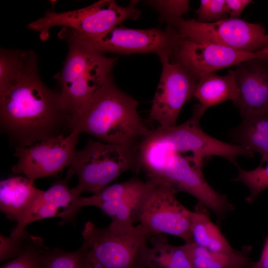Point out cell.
<instances>
[{"instance_id": "obj_1", "label": "cell", "mask_w": 268, "mask_h": 268, "mask_svg": "<svg viewBox=\"0 0 268 268\" xmlns=\"http://www.w3.org/2000/svg\"><path fill=\"white\" fill-rule=\"evenodd\" d=\"M73 115L38 70L0 89V124L15 148L72 132Z\"/></svg>"}, {"instance_id": "obj_2", "label": "cell", "mask_w": 268, "mask_h": 268, "mask_svg": "<svg viewBox=\"0 0 268 268\" xmlns=\"http://www.w3.org/2000/svg\"><path fill=\"white\" fill-rule=\"evenodd\" d=\"M138 105L111 75L73 115L72 131L105 143L138 146L150 130L139 115Z\"/></svg>"}, {"instance_id": "obj_3", "label": "cell", "mask_w": 268, "mask_h": 268, "mask_svg": "<svg viewBox=\"0 0 268 268\" xmlns=\"http://www.w3.org/2000/svg\"><path fill=\"white\" fill-rule=\"evenodd\" d=\"M81 248L92 268H153L152 235L142 226L85 224Z\"/></svg>"}, {"instance_id": "obj_4", "label": "cell", "mask_w": 268, "mask_h": 268, "mask_svg": "<svg viewBox=\"0 0 268 268\" xmlns=\"http://www.w3.org/2000/svg\"><path fill=\"white\" fill-rule=\"evenodd\" d=\"M58 35L68 50L55 78L63 104L73 116L111 76L117 59L94 50L69 28L63 27Z\"/></svg>"}, {"instance_id": "obj_5", "label": "cell", "mask_w": 268, "mask_h": 268, "mask_svg": "<svg viewBox=\"0 0 268 268\" xmlns=\"http://www.w3.org/2000/svg\"><path fill=\"white\" fill-rule=\"evenodd\" d=\"M139 169L138 145L89 138L82 149L76 151L66 179L69 181L74 175L78 177L77 185L71 188L73 201L83 192L96 193L127 171Z\"/></svg>"}, {"instance_id": "obj_6", "label": "cell", "mask_w": 268, "mask_h": 268, "mask_svg": "<svg viewBox=\"0 0 268 268\" xmlns=\"http://www.w3.org/2000/svg\"><path fill=\"white\" fill-rule=\"evenodd\" d=\"M205 112L199 104L195 105L192 116L183 123L151 130L146 138L147 144L158 152H175L184 155L190 152L193 164L201 169L205 159L213 155L224 157L235 166L239 156L254 157V153L242 145L223 142L205 133L200 126Z\"/></svg>"}, {"instance_id": "obj_7", "label": "cell", "mask_w": 268, "mask_h": 268, "mask_svg": "<svg viewBox=\"0 0 268 268\" xmlns=\"http://www.w3.org/2000/svg\"><path fill=\"white\" fill-rule=\"evenodd\" d=\"M202 169L197 167L190 156L164 152L151 157L143 170L147 181L170 187L195 197L199 204L222 217L234 209V205L212 189L205 180Z\"/></svg>"}, {"instance_id": "obj_8", "label": "cell", "mask_w": 268, "mask_h": 268, "mask_svg": "<svg viewBox=\"0 0 268 268\" xmlns=\"http://www.w3.org/2000/svg\"><path fill=\"white\" fill-rule=\"evenodd\" d=\"M139 1L130 0L126 6L114 0H101L86 7L63 12L47 10L41 18L30 23L29 29L37 32L42 40H47L50 29L62 26L73 30L86 38L102 36L128 19L137 20L141 15Z\"/></svg>"}, {"instance_id": "obj_9", "label": "cell", "mask_w": 268, "mask_h": 268, "mask_svg": "<svg viewBox=\"0 0 268 268\" xmlns=\"http://www.w3.org/2000/svg\"><path fill=\"white\" fill-rule=\"evenodd\" d=\"M164 22L183 37L198 42L213 43L250 52L268 47V34L264 27L239 18L228 17L207 23L194 19L169 18Z\"/></svg>"}, {"instance_id": "obj_10", "label": "cell", "mask_w": 268, "mask_h": 268, "mask_svg": "<svg viewBox=\"0 0 268 268\" xmlns=\"http://www.w3.org/2000/svg\"><path fill=\"white\" fill-rule=\"evenodd\" d=\"M152 184L139 207L138 224L152 236L168 234L182 238L186 243L192 242V211L178 201L176 195L178 192L175 189Z\"/></svg>"}, {"instance_id": "obj_11", "label": "cell", "mask_w": 268, "mask_h": 268, "mask_svg": "<svg viewBox=\"0 0 268 268\" xmlns=\"http://www.w3.org/2000/svg\"><path fill=\"white\" fill-rule=\"evenodd\" d=\"M94 50L100 53L121 55L152 53L171 57L181 35L171 28L154 27L147 29L129 28L119 25L104 35L84 37L75 32Z\"/></svg>"}, {"instance_id": "obj_12", "label": "cell", "mask_w": 268, "mask_h": 268, "mask_svg": "<svg viewBox=\"0 0 268 268\" xmlns=\"http://www.w3.org/2000/svg\"><path fill=\"white\" fill-rule=\"evenodd\" d=\"M162 65L161 76L149 114L150 121L163 128L176 125L180 113L193 97L198 79L179 63L168 56L159 57Z\"/></svg>"}, {"instance_id": "obj_13", "label": "cell", "mask_w": 268, "mask_h": 268, "mask_svg": "<svg viewBox=\"0 0 268 268\" xmlns=\"http://www.w3.org/2000/svg\"><path fill=\"white\" fill-rule=\"evenodd\" d=\"M80 134L73 131L35 143L15 148L17 163L12 167L14 173L24 174L34 184L38 179L58 173L70 166L76 152Z\"/></svg>"}, {"instance_id": "obj_14", "label": "cell", "mask_w": 268, "mask_h": 268, "mask_svg": "<svg viewBox=\"0 0 268 268\" xmlns=\"http://www.w3.org/2000/svg\"><path fill=\"white\" fill-rule=\"evenodd\" d=\"M252 59L268 62V47L257 52H245L220 45L194 41L182 36L170 58L184 66L198 80L206 74Z\"/></svg>"}, {"instance_id": "obj_15", "label": "cell", "mask_w": 268, "mask_h": 268, "mask_svg": "<svg viewBox=\"0 0 268 268\" xmlns=\"http://www.w3.org/2000/svg\"><path fill=\"white\" fill-rule=\"evenodd\" d=\"M233 71L238 90L235 105L241 117L268 111V62L248 60L236 65Z\"/></svg>"}, {"instance_id": "obj_16", "label": "cell", "mask_w": 268, "mask_h": 268, "mask_svg": "<svg viewBox=\"0 0 268 268\" xmlns=\"http://www.w3.org/2000/svg\"><path fill=\"white\" fill-rule=\"evenodd\" d=\"M26 177L13 176L0 182V208L11 220L20 221L43 190Z\"/></svg>"}, {"instance_id": "obj_17", "label": "cell", "mask_w": 268, "mask_h": 268, "mask_svg": "<svg viewBox=\"0 0 268 268\" xmlns=\"http://www.w3.org/2000/svg\"><path fill=\"white\" fill-rule=\"evenodd\" d=\"M151 186L148 181L133 178L126 181L108 186L92 196L82 197L80 196L74 199L57 216L63 219V222L72 221L78 211L85 206H97L101 203L116 200L147 190Z\"/></svg>"}, {"instance_id": "obj_18", "label": "cell", "mask_w": 268, "mask_h": 268, "mask_svg": "<svg viewBox=\"0 0 268 268\" xmlns=\"http://www.w3.org/2000/svg\"><path fill=\"white\" fill-rule=\"evenodd\" d=\"M193 97L199 101L204 111L227 100H231L235 104L238 90L233 70L224 76L215 72L203 75L198 80Z\"/></svg>"}, {"instance_id": "obj_19", "label": "cell", "mask_w": 268, "mask_h": 268, "mask_svg": "<svg viewBox=\"0 0 268 268\" xmlns=\"http://www.w3.org/2000/svg\"><path fill=\"white\" fill-rule=\"evenodd\" d=\"M229 134L238 144L254 154L260 153L261 162L268 160V111L242 118L241 123Z\"/></svg>"}, {"instance_id": "obj_20", "label": "cell", "mask_w": 268, "mask_h": 268, "mask_svg": "<svg viewBox=\"0 0 268 268\" xmlns=\"http://www.w3.org/2000/svg\"><path fill=\"white\" fill-rule=\"evenodd\" d=\"M184 246L195 268H245L254 263L249 257V246L227 253L209 251L193 242Z\"/></svg>"}, {"instance_id": "obj_21", "label": "cell", "mask_w": 268, "mask_h": 268, "mask_svg": "<svg viewBox=\"0 0 268 268\" xmlns=\"http://www.w3.org/2000/svg\"><path fill=\"white\" fill-rule=\"evenodd\" d=\"M37 70V59L33 51L0 49V89Z\"/></svg>"}, {"instance_id": "obj_22", "label": "cell", "mask_w": 268, "mask_h": 268, "mask_svg": "<svg viewBox=\"0 0 268 268\" xmlns=\"http://www.w3.org/2000/svg\"><path fill=\"white\" fill-rule=\"evenodd\" d=\"M191 233L193 243L209 251L227 253L235 250L202 208L198 207L192 211Z\"/></svg>"}, {"instance_id": "obj_23", "label": "cell", "mask_w": 268, "mask_h": 268, "mask_svg": "<svg viewBox=\"0 0 268 268\" xmlns=\"http://www.w3.org/2000/svg\"><path fill=\"white\" fill-rule=\"evenodd\" d=\"M149 243L153 268H195L184 245H172L162 234L152 236Z\"/></svg>"}, {"instance_id": "obj_24", "label": "cell", "mask_w": 268, "mask_h": 268, "mask_svg": "<svg viewBox=\"0 0 268 268\" xmlns=\"http://www.w3.org/2000/svg\"><path fill=\"white\" fill-rule=\"evenodd\" d=\"M146 191L116 200L104 202L98 204L102 212L110 217L111 223L117 225H134L138 221L140 205L145 196L151 188Z\"/></svg>"}, {"instance_id": "obj_25", "label": "cell", "mask_w": 268, "mask_h": 268, "mask_svg": "<svg viewBox=\"0 0 268 268\" xmlns=\"http://www.w3.org/2000/svg\"><path fill=\"white\" fill-rule=\"evenodd\" d=\"M52 250L44 244L41 238L27 233L22 252L1 268H48Z\"/></svg>"}, {"instance_id": "obj_26", "label": "cell", "mask_w": 268, "mask_h": 268, "mask_svg": "<svg viewBox=\"0 0 268 268\" xmlns=\"http://www.w3.org/2000/svg\"><path fill=\"white\" fill-rule=\"evenodd\" d=\"M237 176L234 181L241 182L249 190L250 194L246 200L248 203L255 201L260 194L268 188V160L261 162L256 168L251 170H245L238 164Z\"/></svg>"}, {"instance_id": "obj_27", "label": "cell", "mask_w": 268, "mask_h": 268, "mask_svg": "<svg viewBox=\"0 0 268 268\" xmlns=\"http://www.w3.org/2000/svg\"><path fill=\"white\" fill-rule=\"evenodd\" d=\"M48 268H92L80 248L73 252L53 249Z\"/></svg>"}, {"instance_id": "obj_28", "label": "cell", "mask_w": 268, "mask_h": 268, "mask_svg": "<svg viewBox=\"0 0 268 268\" xmlns=\"http://www.w3.org/2000/svg\"><path fill=\"white\" fill-rule=\"evenodd\" d=\"M197 21L211 23L228 18L225 0H201L199 8L195 10Z\"/></svg>"}, {"instance_id": "obj_29", "label": "cell", "mask_w": 268, "mask_h": 268, "mask_svg": "<svg viewBox=\"0 0 268 268\" xmlns=\"http://www.w3.org/2000/svg\"><path fill=\"white\" fill-rule=\"evenodd\" d=\"M146 3L157 11L161 22L169 18H182L190 9L187 0H148Z\"/></svg>"}, {"instance_id": "obj_30", "label": "cell", "mask_w": 268, "mask_h": 268, "mask_svg": "<svg viewBox=\"0 0 268 268\" xmlns=\"http://www.w3.org/2000/svg\"><path fill=\"white\" fill-rule=\"evenodd\" d=\"M27 234L26 231L20 238H13L10 236L5 237L0 235V261L9 258H16L23 251L24 242Z\"/></svg>"}, {"instance_id": "obj_31", "label": "cell", "mask_w": 268, "mask_h": 268, "mask_svg": "<svg viewBox=\"0 0 268 268\" xmlns=\"http://www.w3.org/2000/svg\"><path fill=\"white\" fill-rule=\"evenodd\" d=\"M225 2L230 18H239L247 5L253 2L251 0H225Z\"/></svg>"}, {"instance_id": "obj_32", "label": "cell", "mask_w": 268, "mask_h": 268, "mask_svg": "<svg viewBox=\"0 0 268 268\" xmlns=\"http://www.w3.org/2000/svg\"><path fill=\"white\" fill-rule=\"evenodd\" d=\"M248 268H268V236L265 238L263 250L259 260Z\"/></svg>"}, {"instance_id": "obj_33", "label": "cell", "mask_w": 268, "mask_h": 268, "mask_svg": "<svg viewBox=\"0 0 268 268\" xmlns=\"http://www.w3.org/2000/svg\"><path fill=\"white\" fill-rule=\"evenodd\" d=\"M248 268V267H247V268Z\"/></svg>"}]
</instances>
